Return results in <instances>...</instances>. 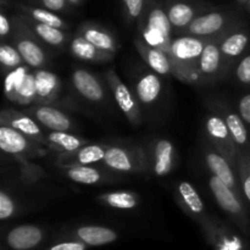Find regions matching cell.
Masks as SVG:
<instances>
[{
	"instance_id": "cell-1",
	"label": "cell",
	"mask_w": 250,
	"mask_h": 250,
	"mask_svg": "<svg viewBox=\"0 0 250 250\" xmlns=\"http://www.w3.org/2000/svg\"><path fill=\"white\" fill-rule=\"evenodd\" d=\"M210 39L211 38H199L186 34L173 38L168 55L173 77L183 83L198 84L200 58Z\"/></svg>"
},
{
	"instance_id": "cell-2",
	"label": "cell",
	"mask_w": 250,
	"mask_h": 250,
	"mask_svg": "<svg viewBox=\"0 0 250 250\" xmlns=\"http://www.w3.org/2000/svg\"><path fill=\"white\" fill-rule=\"evenodd\" d=\"M138 28L146 44L170 55L173 28L163 4L155 0H146V9L138 22Z\"/></svg>"
},
{
	"instance_id": "cell-3",
	"label": "cell",
	"mask_w": 250,
	"mask_h": 250,
	"mask_svg": "<svg viewBox=\"0 0 250 250\" xmlns=\"http://www.w3.org/2000/svg\"><path fill=\"white\" fill-rule=\"evenodd\" d=\"M103 165L107 170L119 173H143L150 167L146 150L138 144L109 146Z\"/></svg>"
},
{
	"instance_id": "cell-4",
	"label": "cell",
	"mask_w": 250,
	"mask_h": 250,
	"mask_svg": "<svg viewBox=\"0 0 250 250\" xmlns=\"http://www.w3.org/2000/svg\"><path fill=\"white\" fill-rule=\"evenodd\" d=\"M12 43L20 51L24 62L33 70H41L48 63V56L43 46L39 44V39L28 28L20 16H12Z\"/></svg>"
},
{
	"instance_id": "cell-5",
	"label": "cell",
	"mask_w": 250,
	"mask_h": 250,
	"mask_svg": "<svg viewBox=\"0 0 250 250\" xmlns=\"http://www.w3.org/2000/svg\"><path fill=\"white\" fill-rule=\"evenodd\" d=\"M209 187L219 207L225 212H227L234 225L242 232L250 234V221L244 209L243 202H242L243 198L239 197L236 192H233L231 188L227 187L222 181H220L215 176L210 177Z\"/></svg>"
},
{
	"instance_id": "cell-6",
	"label": "cell",
	"mask_w": 250,
	"mask_h": 250,
	"mask_svg": "<svg viewBox=\"0 0 250 250\" xmlns=\"http://www.w3.org/2000/svg\"><path fill=\"white\" fill-rule=\"evenodd\" d=\"M238 24L232 15L222 11H209L198 16L180 36H193L199 38H216L236 29Z\"/></svg>"
},
{
	"instance_id": "cell-7",
	"label": "cell",
	"mask_w": 250,
	"mask_h": 250,
	"mask_svg": "<svg viewBox=\"0 0 250 250\" xmlns=\"http://www.w3.org/2000/svg\"><path fill=\"white\" fill-rule=\"evenodd\" d=\"M205 131H207V137L212 148L216 149L222 156H225L234 168V171L238 173L239 151L232 139L224 116L219 114L209 115L205 121Z\"/></svg>"
},
{
	"instance_id": "cell-8",
	"label": "cell",
	"mask_w": 250,
	"mask_h": 250,
	"mask_svg": "<svg viewBox=\"0 0 250 250\" xmlns=\"http://www.w3.org/2000/svg\"><path fill=\"white\" fill-rule=\"evenodd\" d=\"M0 148L15 159H32L48 155L49 149L7 126L0 127Z\"/></svg>"
},
{
	"instance_id": "cell-9",
	"label": "cell",
	"mask_w": 250,
	"mask_h": 250,
	"mask_svg": "<svg viewBox=\"0 0 250 250\" xmlns=\"http://www.w3.org/2000/svg\"><path fill=\"white\" fill-rule=\"evenodd\" d=\"M105 80L114 94L117 105L128 122H131L133 126H139L142 124V114L139 102L137 100L136 95L132 94L129 88L122 82L114 68H110L105 72Z\"/></svg>"
},
{
	"instance_id": "cell-10",
	"label": "cell",
	"mask_w": 250,
	"mask_h": 250,
	"mask_svg": "<svg viewBox=\"0 0 250 250\" xmlns=\"http://www.w3.org/2000/svg\"><path fill=\"white\" fill-rule=\"evenodd\" d=\"M109 146L103 143H89L72 151L56 154L54 164L60 167H72V166H92L103 163Z\"/></svg>"
},
{
	"instance_id": "cell-11",
	"label": "cell",
	"mask_w": 250,
	"mask_h": 250,
	"mask_svg": "<svg viewBox=\"0 0 250 250\" xmlns=\"http://www.w3.org/2000/svg\"><path fill=\"white\" fill-rule=\"evenodd\" d=\"M0 126H7L45 146L46 138L38 122L26 112L15 109H4L0 114ZM46 148V146H45Z\"/></svg>"
},
{
	"instance_id": "cell-12",
	"label": "cell",
	"mask_w": 250,
	"mask_h": 250,
	"mask_svg": "<svg viewBox=\"0 0 250 250\" xmlns=\"http://www.w3.org/2000/svg\"><path fill=\"white\" fill-rule=\"evenodd\" d=\"M23 112L33 117L41 126L45 127L48 131L70 132L71 129L75 128L72 119L60 109L51 105L34 104L28 109H24Z\"/></svg>"
},
{
	"instance_id": "cell-13",
	"label": "cell",
	"mask_w": 250,
	"mask_h": 250,
	"mask_svg": "<svg viewBox=\"0 0 250 250\" xmlns=\"http://www.w3.org/2000/svg\"><path fill=\"white\" fill-rule=\"evenodd\" d=\"M204 160L212 176L222 181L227 187L231 188L239 197L244 198L238 173L234 171V168L232 167V165L226 160L225 156H222L216 149L207 148L204 151Z\"/></svg>"
},
{
	"instance_id": "cell-14",
	"label": "cell",
	"mask_w": 250,
	"mask_h": 250,
	"mask_svg": "<svg viewBox=\"0 0 250 250\" xmlns=\"http://www.w3.org/2000/svg\"><path fill=\"white\" fill-rule=\"evenodd\" d=\"M225 36L211 38L205 45L199 62V82L198 84L214 82L221 73H224L220 44Z\"/></svg>"
},
{
	"instance_id": "cell-15",
	"label": "cell",
	"mask_w": 250,
	"mask_h": 250,
	"mask_svg": "<svg viewBox=\"0 0 250 250\" xmlns=\"http://www.w3.org/2000/svg\"><path fill=\"white\" fill-rule=\"evenodd\" d=\"M165 9L173 31L180 33L187 28L198 16L205 14L207 6L197 1L172 0L165 5Z\"/></svg>"
},
{
	"instance_id": "cell-16",
	"label": "cell",
	"mask_w": 250,
	"mask_h": 250,
	"mask_svg": "<svg viewBox=\"0 0 250 250\" xmlns=\"http://www.w3.org/2000/svg\"><path fill=\"white\" fill-rule=\"evenodd\" d=\"M202 227L205 237L215 250H246L241 238L232 233L220 221L208 217L202 224Z\"/></svg>"
},
{
	"instance_id": "cell-17",
	"label": "cell",
	"mask_w": 250,
	"mask_h": 250,
	"mask_svg": "<svg viewBox=\"0 0 250 250\" xmlns=\"http://www.w3.org/2000/svg\"><path fill=\"white\" fill-rule=\"evenodd\" d=\"M45 232L36 225H21L7 232L5 246L9 250H33L43 242Z\"/></svg>"
},
{
	"instance_id": "cell-18",
	"label": "cell",
	"mask_w": 250,
	"mask_h": 250,
	"mask_svg": "<svg viewBox=\"0 0 250 250\" xmlns=\"http://www.w3.org/2000/svg\"><path fill=\"white\" fill-rule=\"evenodd\" d=\"M175 198L181 209L192 220L202 225L208 219L204 203H203L198 190L189 182L182 181V182L178 183Z\"/></svg>"
},
{
	"instance_id": "cell-19",
	"label": "cell",
	"mask_w": 250,
	"mask_h": 250,
	"mask_svg": "<svg viewBox=\"0 0 250 250\" xmlns=\"http://www.w3.org/2000/svg\"><path fill=\"white\" fill-rule=\"evenodd\" d=\"M176 148L171 141L166 138L156 139L151 146L150 167L154 176L166 177L175 167Z\"/></svg>"
},
{
	"instance_id": "cell-20",
	"label": "cell",
	"mask_w": 250,
	"mask_h": 250,
	"mask_svg": "<svg viewBox=\"0 0 250 250\" xmlns=\"http://www.w3.org/2000/svg\"><path fill=\"white\" fill-rule=\"evenodd\" d=\"M67 238L77 239L88 247H100L111 244L119 239V233L115 229L105 226L85 225L78 226L67 233Z\"/></svg>"
},
{
	"instance_id": "cell-21",
	"label": "cell",
	"mask_w": 250,
	"mask_h": 250,
	"mask_svg": "<svg viewBox=\"0 0 250 250\" xmlns=\"http://www.w3.org/2000/svg\"><path fill=\"white\" fill-rule=\"evenodd\" d=\"M71 80H72L73 88L88 102L102 103L106 97L105 88L102 82L98 80L97 76L85 68H75Z\"/></svg>"
},
{
	"instance_id": "cell-22",
	"label": "cell",
	"mask_w": 250,
	"mask_h": 250,
	"mask_svg": "<svg viewBox=\"0 0 250 250\" xmlns=\"http://www.w3.org/2000/svg\"><path fill=\"white\" fill-rule=\"evenodd\" d=\"M76 33L81 34L84 39H87L89 43L95 45L102 50L107 51L116 55L120 50V43L117 42L116 37L111 33L107 28H104L100 24L94 22H83L78 27Z\"/></svg>"
},
{
	"instance_id": "cell-23",
	"label": "cell",
	"mask_w": 250,
	"mask_h": 250,
	"mask_svg": "<svg viewBox=\"0 0 250 250\" xmlns=\"http://www.w3.org/2000/svg\"><path fill=\"white\" fill-rule=\"evenodd\" d=\"M249 41L250 34L246 29L236 28L224 37L220 44L224 72L226 68H229V65L233 63L234 60H237L243 54V51L248 46Z\"/></svg>"
},
{
	"instance_id": "cell-24",
	"label": "cell",
	"mask_w": 250,
	"mask_h": 250,
	"mask_svg": "<svg viewBox=\"0 0 250 250\" xmlns=\"http://www.w3.org/2000/svg\"><path fill=\"white\" fill-rule=\"evenodd\" d=\"M134 45H136L137 51L144 62L154 71V73L161 76H170L172 75V66H171L170 58L165 51L150 46L143 41L142 37H137L134 39Z\"/></svg>"
},
{
	"instance_id": "cell-25",
	"label": "cell",
	"mask_w": 250,
	"mask_h": 250,
	"mask_svg": "<svg viewBox=\"0 0 250 250\" xmlns=\"http://www.w3.org/2000/svg\"><path fill=\"white\" fill-rule=\"evenodd\" d=\"M37 83V102L39 105H51L59 99L61 81L55 73L48 70H34Z\"/></svg>"
},
{
	"instance_id": "cell-26",
	"label": "cell",
	"mask_w": 250,
	"mask_h": 250,
	"mask_svg": "<svg viewBox=\"0 0 250 250\" xmlns=\"http://www.w3.org/2000/svg\"><path fill=\"white\" fill-rule=\"evenodd\" d=\"M70 51L76 59L81 61H87V62H107V61L114 60L115 58V54L97 48L78 33H76L75 37L71 39Z\"/></svg>"
},
{
	"instance_id": "cell-27",
	"label": "cell",
	"mask_w": 250,
	"mask_h": 250,
	"mask_svg": "<svg viewBox=\"0 0 250 250\" xmlns=\"http://www.w3.org/2000/svg\"><path fill=\"white\" fill-rule=\"evenodd\" d=\"M59 170L66 178L80 185L97 186L112 181L109 173L94 166H72V167H60Z\"/></svg>"
},
{
	"instance_id": "cell-28",
	"label": "cell",
	"mask_w": 250,
	"mask_h": 250,
	"mask_svg": "<svg viewBox=\"0 0 250 250\" xmlns=\"http://www.w3.org/2000/svg\"><path fill=\"white\" fill-rule=\"evenodd\" d=\"M46 144L45 146L49 151L56 154L72 151L78 148L87 146L90 142L88 139L82 138L80 136L71 133V132H59V131H48L45 132Z\"/></svg>"
},
{
	"instance_id": "cell-29",
	"label": "cell",
	"mask_w": 250,
	"mask_h": 250,
	"mask_svg": "<svg viewBox=\"0 0 250 250\" xmlns=\"http://www.w3.org/2000/svg\"><path fill=\"white\" fill-rule=\"evenodd\" d=\"M222 112H224V119L239 154H250L249 133L246 122L242 120L239 114L232 111V110L222 107Z\"/></svg>"
},
{
	"instance_id": "cell-30",
	"label": "cell",
	"mask_w": 250,
	"mask_h": 250,
	"mask_svg": "<svg viewBox=\"0 0 250 250\" xmlns=\"http://www.w3.org/2000/svg\"><path fill=\"white\" fill-rule=\"evenodd\" d=\"M136 98L142 105H151L159 99L161 93V81L156 73L146 72L138 78L134 87Z\"/></svg>"
},
{
	"instance_id": "cell-31",
	"label": "cell",
	"mask_w": 250,
	"mask_h": 250,
	"mask_svg": "<svg viewBox=\"0 0 250 250\" xmlns=\"http://www.w3.org/2000/svg\"><path fill=\"white\" fill-rule=\"evenodd\" d=\"M19 16L28 26V28L33 32L34 36L41 42L48 44V45L62 46L68 41V34L62 29L55 28V27L48 26V24L39 23V22L33 21L32 19L23 16V15H19Z\"/></svg>"
},
{
	"instance_id": "cell-32",
	"label": "cell",
	"mask_w": 250,
	"mask_h": 250,
	"mask_svg": "<svg viewBox=\"0 0 250 250\" xmlns=\"http://www.w3.org/2000/svg\"><path fill=\"white\" fill-rule=\"evenodd\" d=\"M97 202L103 207L112 208L120 210L136 209L141 204L139 194L132 190H116V192H106L98 195Z\"/></svg>"
},
{
	"instance_id": "cell-33",
	"label": "cell",
	"mask_w": 250,
	"mask_h": 250,
	"mask_svg": "<svg viewBox=\"0 0 250 250\" xmlns=\"http://www.w3.org/2000/svg\"><path fill=\"white\" fill-rule=\"evenodd\" d=\"M17 9L21 12L20 15L29 17L33 21L39 22V23L48 24V26L55 27V28L62 29V31L68 29V24L59 15H56L53 11H49V10L44 9V7L19 4L17 5Z\"/></svg>"
},
{
	"instance_id": "cell-34",
	"label": "cell",
	"mask_w": 250,
	"mask_h": 250,
	"mask_svg": "<svg viewBox=\"0 0 250 250\" xmlns=\"http://www.w3.org/2000/svg\"><path fill=\"white\" fill-rule=\"evenodd\" d=\"M29 71H31V67L24 65L6 73L4 83V93L5 95H6L7 99L16 103L20 88H21L22 83H23L24 78L28 75Z\"/></svg>"
},
{
	"instance_id": "cell-35",
	"label": "cell",
	"mask_w": 250,
	"mask_h": 250,
	"mask_svg": "<svg viewBox=\"0 0 250 250\" xmlns=\"http://www.w3.org/2000/svg\"><path fill=\"white\" fill-rule=\"evenodd\" d=\"M0 63H1L5 75L10 71L26 65L16 46L11 43H6L5 41H2L0 44Z\"/></svg>"
},
{
	"instance_id": "cell-36",
	"label": "cell",
	"mask_w": 250,
	"mask_h": 250,
	"mask_svg": "<svg viewBox=\"0 0 250 250\" xmlns=\"http://www.w3.org/2000/svg\"><path fill=\"white\" fill-rule=\"evenodd\" d=\"M16 161L19 163L20 178L24 185H33V183L48 177L45 170L38 164L29 161V159H16Z\"/></svg>"
},
{
	"instance_id": "cell-37",
	"label": "cell",
	"mask_w": 250,
	"mask_h": 250,
	"mask_svg": "<svg viewBox=\"0 0 250 250\" xmlns=\"http://www.w3.org/2000/svg\"><path fill=\"white\" fill-rule=\"evenodd\" d=\"M37 102V83L34 71H29L19 90L16 103L21 106H29Z\"/></svg>"
},
{
	"instance_id": "cell-38",
	"label": "cell",
	"mask_w": 250,
	"mask_h": 250,
	"mask_svg": "<svg viewBox=\"0 0 250 250\" xmlns=\"http://www.w3.org/2000/svg\"><path fill=\"white\" fill-rule=\"evenodd\" d=\"M238 177L244 198L250 204V154H239Z\"/></svg>"
},
{
	"instance_id": "cell-39",
	"label": "cell",
	"mask_w": 250,
	"mask_h": 250,
	"mask_svg": "<svg viewBox=\"0 0 250 250\" xmlns=\"http://www.w3.org/2000/svg\"><path fill=\"white\" fill-rule=\"evenodd\" d=\"M146 0H122L125 17L128 22L138 23L146 9Z\"/></svg>"
},
{
	"instance_id": "cell-40",
	"label": "cell",
	"mask_w": 250,
	"mask_h": 250,
	"mask_svg": "<svg viewBox=\"0 0 250 250\" xmlns=\"http://www.w3.org/2000/svg\"><path fill=\"white\" fill-rule=\"evenodd\" d=\"M16 210V204H15L12 197L2 189L0 192V220L2 221L10 220L15 216Z\"/></svg>"
},
{
	"instance_id": "cell-41",
	"label": "cell",
	"mask_w": 250,
	"mask_h": 250,
	"mask_svg": "<svg viewBox=\"0 0 250 250\" xmlns=\"http://www.w3.org/2000/svg\"><path fill=\"white\" fill-rule=\"evenodd\" d=\"M88 246H85L82 242L77 241V239L67 238L62 239V241L55 242L54 244L49 246L45 250H87Z\"/></svg>"
},
{
	"instance_id": "cell-42",
	"label": "cell",
	"mask_w": 250,
	"mask_h": 250,
	"mask_svg": "<svg viewBox=\"0 0 250 250\" xmlns=\"http://www.w3.org/2000/svg\"><path fill=\"white\" fill-rule=\"evenodd\" d=\"M236 78L242 84H250V54L239 61L236 68Z\"/></svg>"
},
{
	"instance_id": "cell-43",
	"label": "cell",
	"mask_w": 250,
	"mask_h": 250,
	"mask_svg": "<svg viewBox=\"0 0 250 250\" xmlns=\"http://www.w3.org/2000/svg\"><path fill=\"white\" fill-rule=\"evenodd\" d=\"M12 31H14V24H12L11 17H7L4 11L0 14V36H1L2 41L11 36Z\"/></svg>"
},
{
	"instance_id": "cell-44",
	"label": "cell",
	"mask_w": 250,
	"mask_h": 250,
	"mask_svg": "<svg viewBox=\"0 0 250 250\" xmlns=\"http://www.w3.org/2000/svg\"><path fill=\"white\" fill-rule=\"evenodd\" d=\"M238 111L242 120L250 126V94H246L241 98L238 104Z\"/></svg>"
},
{
	"instance_id": "cell-45",
	"label": "cell",
	"mask_w": 250,
	"mask_h": 250,
	"mask_svg": "<svg viewBox=\"0 0 250 250\" xmlns=\"http://www.w3.org/2000/svg\"><path fill=\"white\" fill-rule=\"evenodd\" d=\"M42 7L53 12H60L68 6L67 0H41Z\"/></svg>"
},
{
	"instance_id": "cell-46",
	"label": "cell",
	"mask_w": 250,
	"mask_h": 250,
	"mask_svg": "<svg viewBox=\"0 0 250 250\" xmlns=\"http://www.w3.org/2000/svg\"><path fill=\"white\" fill-rule=\"evenodd\" d=\"M83 0H67V2L70 5H72V6H78V5L82 4Z\"/></svg>"
},
{
	"instance_id": "cell-47",
	"label": "cell",
	"mask_w": 250,
	"mask_h": 250,
	"mask_svg": "<svg viewBox=\"0 0 250 250\" xmlns=\"http://www.w3.org/2000/svg\"><path fill=\"white\" fill-rule=\"evenodd\" d=\"M237 1H238L241 5H243L244 7H247L250 4V0H237Z\"/></svg>"
},
{
	"instance_id": "cell-48",
	"label": "cell",
	"mask_w": 250,
	"mask_h": 250,
	"mask_svg": "<svg viewBox=\"0 0 250 250\" xmlns=\"http://www.w3.org/2000/svg\"><path fill=\"white\" fill-rule=\"evenodd\" d=\"M246 9H247V10H248V11L250 12V4L248 5V6H247V7H246Z\"/></svg>"
}]
</instances>
